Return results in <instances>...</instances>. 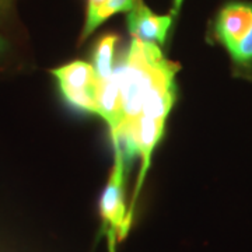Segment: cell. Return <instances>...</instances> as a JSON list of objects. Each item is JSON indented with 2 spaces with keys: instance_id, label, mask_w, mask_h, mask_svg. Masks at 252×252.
<instances>
[{
  "instance_id": "1",
  "label": "cell",
  "mask_w": 252,
  "mask_h": 252,
  "mask_svg": "<svg viewBox=\"0 0 252 252\" xmlns=\"http://www.w3.org/2000/svg\"><path fill=\"white\" fill-rule=\"evenodd\" d=\"M114 168L99 199V216L102 220V228L108 235L112 250L118 238L121 240L125 237L132 223V215L127 212L125 199V156L119 146H114Z\"/></svg>"
},
{
  "instance_id": "2",
  "label": "cell",
  "mask_w": 252,
  "mask_h": 252,
  "mask_svg": "<svg viewBox=\"0 0 252 252\" xmlns=\"http://www.w3.org/2000/svg\"><path fill=\"white\" fill-rule=\"evenodd\" d=\"M52 74L61 95L70 107L98 115V77L93 64L74 61L55 69Z\"/></svg>"
},
{
  "instance_id": "3",
  "label": "cell",
  "mask_w": 252,
  "mask_h": 252,
  "mask_svg": "<svg viewBox=\"0 0 252 252\" xmlns=\"http://www.w3.org/2000/svg\"><path fill=\"white\" fill-rule=\"evenodd\" d=\"M252 28V3L230 1L215 20V35L230 54Z\"/></svg>"
},
{
  "instance_id": "4",
  "label": "cell",
  "mask_w": 252,
  "mask_h": 252,
  "mask_svg": "<svg viewBox=\"0 0 252 252\" xmlns=\"http://www.w3.org/2000/svg\"><path fill=\"white\" fill-rule=\"evenodd\" d=\"M172 18L174 16H157L143 1H139L133 9L127 11L126 26L132 38L142 42L164 45Z\"/></svg>"
},
{
  "instance_id": "5",
  "label": "cell",
  "mask_w": 252,
  "mask_h": 252,
  "mask_svg": "<svg viewBox=\"0 0 252 252\" xmlns=\"http://www.w3.org/2000/svg\"><path fill=\"white\" fill-rule=\"evenodd\" d=\"M119 42V36L114 32H108L99 38L93 48L91 61L93 67L98 79H108L115 72L114 59Z\"/></svg>"
},
{
  "instance_id": "6",
  "label": "cell",
  "mask_w": 252,
  "mask_h": 252,
  "mask_svg": "<svg viewBox=\"0 0 252 252\" xmlns=\"http://www.w3.org/2000/svg\"><path fill=\"white\" fill-rule=\"evenodd\" d=\"M230 56H231L233 62L240 66L252 64V28L248 32V35L230 52Z\"/></svg>"
},
{
  "instance_id": "7",
  "label": "cell",
  "mask_w": 252,
  "mask_h": 252,
  "mask_svg": "<svg viewBox=\"0 0 252 252\" xmlns=\"http://www.w3.org/2000/svg\"><path fill=\"white\" fill-rule=\"evenodd\" d=\"M139 1L142 0H107L105 9H104L105 17L109 18L121 11H130Z\"/></svg>"
},
{
  "instance_id": "8",
  "label": "cell",
  "mask_w": 252,
  "mask_h": 252,
  "mask_svg": "<svg viewBox=\"0 0 252 252\" xmlns=\"http://www.w3.org/2000/svg\"><path fill=\"white\" fill-rule=\"evenodd\" d=\"M6 49H7V42L4 41L3 36H0V56L6 52Z\"/></svg>"
},
{
  "instance_id": "9",
  "label": "cell",
  "mask_w": 252,
  "mask_h": 252,
  "mask_svg": "<svg viewBox=\"0 0 252 252\" xmlns=\"http://www.w3.org/2000/svg\"><path fill=\"white\" fill-rule=\"evenodd\" d=\"M181 3H182V0H174V7H172V16H177V13H178V10L181 7Z\"/></svg>"
},
{
  "instance_id": "10",
  "label": "cell",
  "mask_w": 252,
  "mask_h": 252,
  "mask_svg": "<svg viewBox=\"0 0 252 252\" xmlns=\"http://www.w3.org/2000/svg\"><path fill=\"white\" fill-rule=\"evenodd\" d=\"M6 6V0H0V10L3 9Z\"/></svg>"
}]
</instances>
